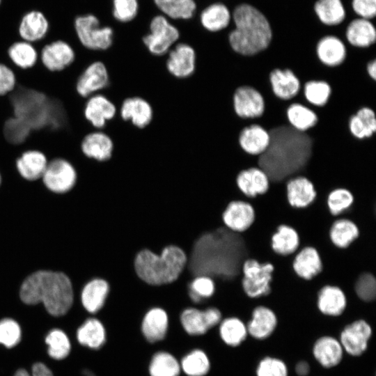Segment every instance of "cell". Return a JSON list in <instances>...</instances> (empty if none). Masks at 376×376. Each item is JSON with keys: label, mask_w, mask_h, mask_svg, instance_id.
Returning <instances> with one entry per match:
<instances>
[{"label": "cell", "mask_w": 376, "mask_h": 376, "mask_svg": "<svg viewBox=\"0 0 376 376\" xmlns=\"http://www.w3.org/2000/svg\"><path fill=\"white\" fill-rule=\"evenodd\" d=\"M187 256L183 272L189 278L206 275L216 283L242 279V265L246 259L272 263L274 253L251 228L236 233L224 226L200 235Z\"/></svg>", "instance_id": "1"}, {"label": "cell", "mask_w": 376, "mask_h": 376, "mask_svg": "<svg viewBox=\"0 0 376 376\" xmlns=\"http://www.w3.org/2000/svg\"><path fill=\"white\" fill-rule=\"evenodd\" d=\"M269 144L258 157V167L270 182H285L306 172L313 155V141L308 134L290 125H280L269 131Z\"/></svg>", "instance_id": "2"}, {"label": "cell", "mask_w": 376, "mask_h": 376, "mask_svg": "<svg viewBox=\"0 0 376 376\" xmlns=\"http://www.w3.org/2000/svg\"><path fill=\"white\" fill-rule=\"evenodd\" d=\"M233 28L228 33L227 40L237 54L251 57L265 51L273 39L270 20L258 7L242 2L231 10Z\"/></svg>", "instance_id": "3"}, {"label": "cell", "mask_w": 376, "mask_h": 376, "mask_svg": "<svg viewBox=\"0 0 376 376\" xmlns=\"http://www.w3.org/2000/svg\"><path fill=\"white\" fill-rule=\"evenodd\" d=\"M19 295L29 305L42 302L53 316L65 315L74 300L72 285L62 272L38 271L29 276L22 284Z\"/></svg>", "instance_id": "4"}, {"label": "cell", "mask_w": 376, "mask_h": 376, "mask_svg": "<svg viewBox=\"0 0 376 376\" xmlns=\"http://www.w3.org/2000/svg\"><path fill=\"white\" fill-rule=\"evenodd\" d=\"M185 252L174 245L165 246L160 253L143 249L135 256L134 265L138 277L151 285H163L176 281L186 267Z\"/></svg>", "instance_id": "5"}, {"label": "cell", "mask_w": 376, "mask_h": 376, "mask_svg": "<svg viewBox=\"0 0 376 376\" xmlns=\"http://www.w3.org/2000/svg\"><path fill=\"white\" fill-rule=\"evenodd\" d=\"M72 29L79 44L87 50L101 52L108 50L113 45V28L102 24L93 13L77 15L73 20Z\"/></svg>", "instance_id": "6"}, {"label": "cell", "mask_w": 376, "mask_h": 376, "mask_svg": "<svg viewBox=\"0 0 376 376\" xmlns=\"http://www.w3.org/2000/svg\"><path fill=\"white\" fill-rule=\"evenodd\" d=\"M178 26L160 13L154 15L148 24V32L141 37L142 42L152 55L162 56L180 40Z\"/></svg>", "instance_id": "7"}, {"label": "cell", "mask_w": 376, "mask_h": 376, "mask_svg": "<svg viewBox=\"0 0 376 376\" xmlns=\"http://www.w3.org/2000/svg\"><path fill=\"white\" fill-rule=\"evenodd\" d=\"M223 318L221 311L215 306H188L180 311L178 324L189 336L201 337L217 328Z\"/></svg>", "instance_id": "8"}, {"label": "cell", "mask_w": 376, "mask_h": 376, "mask_svg": "<svg viewBox=\"0 0 376 376\" xmlns=\"http://www.w3.org/2000/svg\"><path fill=\"white\" fill-rule=\"evenodd\" d=\"M274 269L270 263H260L255 259H246L242 265V279L246 296L254 299L269 295Z\"/></svg>", "instance_id": "9"}, {"label": "cell", "mask_w": 376, "mask_h": 376, "mask_svg": "<svg viewBox=\"0 0 376 376\" xmlns=\"http://www.w3.org/2000/svg\"><path fill=\"white\" fill-rule=\"evenodd\" d=\"M41 180L45 187L51 191L63 194L75 187L77 173L69 161L64 158L56 157L48 161Z\"/></svg>", "instance_id": "10"}, {"label": "cell", "mask_w": 376, "mask_h": 376, "mask_svg": "<svg viewBox=\"0 0 376 376\" xmlns=\"http://www.w3.org/2000/svg\"><path fill=\"white\" fill-rule=\"evenodd\" d=\"M372 336L370 323L365 319L359 318L343 328L338 340L345 353L352 357H360L367 350Z\"/></svg>", "instance_id": "11"}, {"label": "cell", "mask_w": 376, "mask_h": 376, "mask_svg": "<svg viewBox=\"0 0 376 376\" xmlns=\"http://www.w3.org/2000/svg\"><path fill=\"white\" fill-rule=\"evenodd\" d=\"M139 329L144 340L150 344L164 341L171 329L168 312L159 306L148 308L140 320Z\"/></svg>", "instance_id": "12"}, {"label": "cell", "mask_w": 376, "mask_h": 376, "mask_svg": "<svg viewBox=\"0 0 376 376\" xmlns=\"http://www.w3.org/2000/svg\"><path fill=\"white\" fill-rule=\"evenodd\" d=\"M233 102L235 113L241 118L254 119L265 113V98L253 86L244 85L237 87L233 94Z\"/></svg>", "instance_id": "13"}, {"label": "cell", "mask_w": 376, "mask_h": 376, "mask_svg": "<svg viewBox=\"0 0 376 376\" xmlns=\"http://www.w3.org/2000/svg\"><path fill=\"white\" fill-rule=\"evenodd\" d=\"M109 72L104 63L95 61L90 63L79 75L76 82V91L79 96L87 99L101 93L109 85Z\"/></svg>", "instance_id": "14"}, {"label": "cell", "mask_w": 376, "mask_h": 376, "mask_svg": "<svg viewBox=\"0 0 376 376\" xmlns=\"http://www.w3.org/2000/svg\"><path fill=\"white\" fill-rule=\"evenodd\" d=\"M38 58L46 69L56 72L63 71L73 63L75 53L68 42L58 39L43 45Z\"/></svg>", "instance_id": "15"}, {"label": "cell", "mask_w": 376, "mask_h": 376, "mask_svg": "<svg viewBox=\"0 0 376 376\" xmlns=\"http://www.w3.org/2000/svg\"><path fill=\"white\" fill-rule=\"evenodd\" d=\"M201 28L210 33H218L226 30L232 24L231 9L223 1L210 3L197 15Z\"/></svg>", "instance_id": "16"}, {"label": "cell", "mask_w": 376, "mask_h": 376, "mask_svg": "<svg viewBox=\"0 0 376 376\" xmlns=\"http://www.w3.org/2000/svg\"><path fill=\"white\" fill-rule=\"evenodd\" d=\"M20 40L35 44L42 41L51 31V24L40 10H31L21 17L16 29Z\"/></svg>", "instance_id": "17"}, {"label": "cell", "mask_w": 376, "mask_h": 376, "mask_svg": "<svg viewBox=\"0 0 376 376\" xmlns=\"http://www.w3.org/2000/svg\"><path fill=\"white\" fill-rule=\"evenodd\" d=\"M196 58L192 45L185 42H177L168 52L167 69L178 78H186L195 70Z\"/></svg>", "instance_id": "18"}, {"label": "cell", "mask_w": 376, "mask_h": 376, "mask_svg": "<svg viewBox=\"0 0 376 376\" xmlns=\"http://www.w3.org/2000/svg\"><path fill=\"white\" fill-rule=\"evenodd\" d=\"M279 322L278 315L271 308L265 305L255 306L246 322L248 335L258 340L270 337Z\"/></svg>", "instance_id": "19"}, {"label": "cell", "mask_w": 376, "mask_h": 376, "mask_svg": "<svg viewBox=\"0 0 376 376\" xmlns=\"http://www.w3.org/2000/svg\"><path fill=\"white\" fill-rule=\"evenodd\" d=\"M116 112L113 102L103 93H97L88 97L84 108V116L95 130H102L107 121L111 120Z\"/></svg>", "instance_id": "20"}, {"label": "cell", "mask_w": 376, "mask_h": 376, "mask_svg": "<svg viewBox=\"0 0 376 376\" xmlns=\"http://www.w3.org/2000/svg\"><path fill=\"white\" fill-rule=\"evenodd\" d=\"M80 148L82 154L88 159L102 163L111 159L113 143L105 132L94 130L84 136Z\"/></svg>", "instance_id": "21"}, {"label": "cell", "mask_w": 376, "mask_h": 376, "mask_svg": "<svg viewBox=\"0 0 376 376\" xmlns=\"http://www.w3.org/2000/svg\"><path fill=\"white\" fill-rule=\"evenodd\" d=\"M347 299L338 286L326 285L318 292L316 307L319 313L329 318H338L347 309Z\"/></svg>", "instance_id": "22"}, {"label": "cell", "mask_w": 376, "mask_h": 376, "mask_svg": "<svg viewBox=\"0 0 376 376\" xmlns=\"http://www.w3.org/2000/svg\"><path fill=\"white\" fill-rule=\"evenodd\" d=\"M255 211L252 205L243 201H233L222 213V221L228 229L243 233L253 223Z\"/></svg>", "instance_id": "23"}, {"label": "cell", "mask_w": 376, "mask_h": 376, "mask_svg": "<svg viewBox=\"0 0 376 376\" xmlns=\"http://www.w3.org/2000/svg\"><path fill=\"white\" fill-rule=\"evenodd\" d=\"M343 348L338 340L331 336L318 338L312 347V354L316 361L324 368L337 366L342 361Z\"/></svg>", "instance_id": "24"}, {"label": "cell", "mask_w": 376, "mask_h": 376, "mask_svg": "<svg viewBox=\"0 0 376 376\" xmlns=\"http://www.w3.org/2000/svg\"><path fill=\"white\" fill-rule=\"evenodd\" d=\"M109 293L108 282L102 278H93L84 285L80 299L84 308L91 315L97 314L104 306Z\"/></svg>", "instance_id": "25"}, {"label": "cell", "mask_w": 376, "mask_h": 376, "mask_svg": "<svg viewBox=\"0 0 376 376\" xmlns=\"http://www.w3.org/2000/svg\"><path fill=\"white\" fill-rule=\"evenodd\" d=\"M273 94L281 100L294 98L299 92L301 83L297 75L289 68H274L269 75Z\"/></svg>", "instance_id": "26"}, {"label": "cell", "mask_w": 376, "mask_h": 376, "mask_svg": "<svg viewBox=\"0 0 376 376\" xmlns=\"http://www.w3.org/2000/svg\"><path fill=\"white\" fill-rule=\"evenodd\" d=\"M48 159L38 150H27L15 160V168L19 176L28 182L41 180L46 169Z\"/></svg>", "instance_id": "27"}, {"label": "cell", "mask_w": 376, "mask_h": 376, "mask_svg": "<svg viewBox=\"0 0 376 376\" xmlns=\"http://www.w3.org/2000/svg\"><path fill=\"white\" fill-rule=\"evenodd\" d=\"M236 184L245 196L253 198L267 191L270 180L265 171L259 167H250L238 173Z\"/></svg>", "instance_id": "28"}, {"label": "cell", "mask_w": 376, "mask_h": 376, "mask_svg": "<svg viewBox=\"0 0 376 376\" xmlns=\"http://www.w3.org/2000/svg\"><path fill=\"white\" fill-rule=\"evenodd\" d=\"M315 53L321 63L332 68L344 62L347 49L340 38L331 34L320 38L315 45Z\"/></svg>", "instance_id": "29"}, {"label": "cell", "mask_w": 376, "mask_h": 376, "mask_svg": "<svg viewBox=\"0 0 376 376\" xmlns=\"http://www.w3.org/2000/svg\"><path fill=\"white\" fill-rule=\"evenodd\" d=\"M286 194L289 205L295 208L308 207L317 196L313 182L303 175L286 181Z\"/></svg>", "instance_id": "30"}, {"label": "cell", "mask_w": 376, "mask_h": 376, "mask_svg": "<svg viewBox=\"0 0 376 376\" xmlns=\"http://www.w3.org/2000/svg\"><path fill=\"white\" fill-rule=\"evenodd\" d=\"M270 141L269 131L258 124L244 127L240 132L238 143L248 155L259 156L267 148Z\"/></svg>", "instance_id": "31"}, {"label": "cell", "mask_w": 376, "mask_h": 376, "mask_svg": "<svg viewBox=\"0 0 376 376\" xmlns=\"http://www.w3.org/2000/svg\"><path fill=\"white\" fill-rule=\"evenodd\" d=\"M107 330L103 321L95 317L87 318L77 330L79 344L91 350L102 348L107 342Z\"/></svg>", "instance_id": "32"}, {"label": "cell", "mask_w": 376, "mask_h": 376, "mask_svg": "<svg viewBox=\"0 0 376 376\" xmlns=\"http://www.w3.org/2000/svg\"><path fill=\"white\" fill-rule=\"evenodd\" d=\"M345 36L352 46L367 48L375 43L376 29L371 20L357 17L347 25Z\"/></svg>", "instance_id": "33"}, {"label": "cell", "mask_w": 376, "mask_h": 376, "mask_svg": "<svg viewBox=\"0 0 376 376\" xmlns=\"http://www.w3.org/2000/svg\"><path fill=\"white\" fill-rule=\"evenodd\" d=\"M292 268L295 274L304 280H311L322 269V263L316 249L305 246L297 251Z\"/></svg>", "instance_id": "34"}, {"label": "cell", "mask_w": 376, "mask_h": 376, "mask_svg": "<svg viewBox=\"0 0 376 376\" xmlns=\"http://www.w3.org/2000/svg\"><path fill=\"white\" fill-rule=\"evenodd\" d=\"M159 13L171 22L187 21L198 13L196 0H152Z\"/></svg>", "instance_id": "35"}, {"label": "cell", "mask_w": 376, "mask_h": 376, "mask_svg": "<svg viewBox=\"0 0 376 376\" xmlns=\"http://www.w3.org/2000/svg\"><path fill=\"white\" fill-rule=\"evenodd\" d=\"M217 328L221 340L231 347L240 346L249 336L246 322L235 315L223 318Z\"/></svg>", "instance_id": "36"}, {"label": "cell", "mask_w": 376, "mask_h": 376, "mask_svg": "<svg viewBox=\"0 0 376 376\" xmlns=\"http://www.w3.org/2000/svg\"><path fill=\"white\" fill-rule=\"evenodd\" d=\"M121 117L125 120H130L138 127L147 126L152 118V109L150 104L139 97L126 99L120 109Z\"/></svg>", "instance_id": "37"}, {"label": "cell", "mask_w": 376, "mask_h": 376, "mask_svg": "<svg viewBox=\"0 0 376 376\" xmlns=\"http://www.w3.org/2000/svg\"><path fill=\"white\" fill-rule=\"evenodd\" d=\"M180 360L175 354L166 350L155 352L148 364V376H180Z\"/></svg>", "instance_id": "38"}, {"label": "cell", "mask_w": 376, "mask_h": 376, "mask_svg": "<svg viewBox=\"0 0 376 376\" xmlns=\"http://www.w3.org/2000/svg\"><path fill=\"white\" fill-rule=\"evenodd\" d=\"M179 360L181 373L185 376H207L212 368L209 354L200 347L191 349Z\"/></svg>", "instance_id": "39"}, {"label": "cell", "mask_w": 376, "mask_h": 376, "mask_svg": "<svg viewBox=\"0 0 376 376\" xmlns=\"http://www.w3.org/2000/svg\"><path fill=\"white\" fill-rule=\"evenodd\" d=\"M313 11L320 23L328 26L339 25L346 17L342 0H315Z\"/></svg>", "instance_id": "40"}, {"label": "cell", "mask_w": 376, "mask_h": 376, "mask_svg": "<svg viewBox=\"0 0 376 376\" xmlns=\"http://www.w3.org/2000/svg\"><path fill=\"white\" fill-rule=\"evenodd\" d=\"M299 246V237L295 229L281 224L271 237L272 251L279 256H288L297 253Z\"/></svg>", "instance_id": "41"}, {"label": "cell", "mask_w": 376, "mask_h": 376, "mask_svg": "<svg viewBox=\"0 0 376 376\" xmlns=\"http://www.w3.org/2000/svg\"><path fill=\"white\" fill-rule=\"evenodd\" d=\"M350 132L358 139L369 138L376 132L375 111L368 107L359 109L348 122Z\"/></svg>", "instance_id": "42"}, {"label": "cell", "mask_w": 376, "mask_h": 376, "mask_svg": "<svg viewBox=\"0 0 376 376\" xmlns=\"http://www.w3.org/2000/svg\"><path fill=\"white\" fill-rule=\"evenodd\" d=\"M7 54L10 61L22 70L33 67L38 60V53L33 44L23 40L13 42L8 47Z\"/></svg>", "instance_id": "43"}, {"label": "cell", "mask_w": 376, "mask_h": 376, "mask_svg": "<svg viewBox=\"0 0 376 376\" xmlns=\"http://www.w3.org/2000/svg\"><path fill=\"white\" fill-rule=\"evenodd\" d=\"M329 235L336 247L346 249L357 239L359 230L357 226L350 219L340 218L332 223Z\"/></svg>", "instance_id": "44"}, {"label": "cell", "mask_w": 376, "mask_h": 376, "mask_svg": "<svg viewBox=\"0 0 376 376\" xmlns=\"http://www.w3.org/2000/svg\"><path fill=\"white\" fill-rule=\"evenodd\" d=\"M286 117L290 126L304 132L315 127L318 122L315 112L300 103L290 104L286 110Z\"/></svg>", "instance_id": "45"}, {"label": "cell", "mask_w": 376, "mask_h": 376, "mask_svg": "<svg viewBox=\"0 0 376 376\" xmlns=\"http://www.w3.org/2000/svg\"><path fill=\"white\" fill-rule=\"evenodd\" d=\"M354 203L352 194L345 188H336L331 191L327 198L330 214L334 217L350 219L349 208Z\"/></svg>", "instance_id": "46"}, {"label": "cell", "mask_w": 376, "mask_h": 376, "mask_svg": "<svg viewBox=\"0 0 376 376\" xmlns=\"http://www.w3.org/2000/svg\"><path fill=\"white\" fill-rule=\"evenodd\" d=\"M45 342L48 345L49 356L54 359H64L70 352V341L65 333L61 329H54L49 331Z\"/></svg>", "instance_id": "47"}, {"label": "cell", "mask_w": 376, "mask_h": 376, "mask_svg": "<svg viewBox=\"0 0 376 376\" xmlns=\"http://www.w3.org/2000/svg\"><path fill=\"white\" fill-rule=\"evenodd\" d=\"M331 92L330 84L323 80H309L304 86L305 98L316 107L324 106L329 101Z\"/></svg>", "instance_id": "48"}, {"label": "cell", "mask_w": 376, "mask_h": 376, "mask_svg": "<svg viewBox=\"0 0 376 376\" xmlns=\"http://www.w3.org/2000/svg\"><path fill=\"white\" fill-rule=\"evenodd\" d=\"M139 8V0H111V17L115 22L127 24L137 17Z\"/></svg>", "instance_id": "49"}, {"label": "cell", "mask_w": 376, "mask_h": 376, "mask_svg": "<svg viewBox=\"0 0 376 376\" xmlns=\"http://www.w3.org/2000/svg\"><path fill=\"white\" fill-rule=\"evenodd\" d=\"M31 131L30 127L24 120L15 116L7 119L3 127V134L6 141L14 146L24 143Z\"/></svg>", "instance_id": "50"}, {"label": "cell", "mask_w": 376, "mask_h": 376, "mask_svg": "<svg viewBox=\"0 0 376 376\" xmlns=\"http://www.w3.org/2000/svg\"><path fill=\"white\" fill-rule=\"evenodd\" d=\"M354 290L357 297L363 302L373 303L376 297V279L370 272H362L357 277Z\"/></svg>", "instance_id": "51"}, {"label": "cell", "mask_w": 376, "mask_h": 376, "mask_svg": "<svg viewBox=\"0 0 376 376\" xmlns=\"http://www.w3.org/2000/svg\"><path fill=\"white\" fill-rule=\"evenodd\" d=\"M287 364L281 359L267 356L261 359L256 368V376H288Z\"/></svg>", "instance_id": "52"}, {"label": "cell", "mask_w": 376, "mask_h": 376, "mask_svg": "<svg viewBox=\"0 0 376 376\" xmlns=\"http://www.w3.org/2000/svg\"><path fill=\"white\" fill-rule=\"evenodd\" d=\"M21 328L19 324L10 318H5L0 321V344L7 348L17 345L21 340Z\"/></svg>", "instance_id": "53"}, {"label": "cell", "mask_w": 376, "mask_h": 376, "mask_svg": "<svg viewBox=\"0 0 376 376\" xmlns=\"http://www.w3.org/2000/svg\"><path fill=\"white\" fill-rule=\"evenodd\" d=\"M187 290L204 301L213 296L215 292L214 281L208 276L198 275L189 282Z\"/></svg>", "instance_id": "54"}, {"label": "cell", "mask_w": 376, "mask_h": 376, "mask_svg": "<svg viewBox=\"0 0 376 376\" xmlns=\"http://www.w3.org/2000/svg\"><path fill=\"white\" fill-rule=\"evenodd\" d=\"M351 7L357 17L371 20L376 16V0H351Z\"/></svg>", "instance_id": "55"}, {"label": "cell", "mask_w": 376, "mask_h": 376, "mask_svg": "<svg viewBox=\"0 0 376 376\" xmlns=\"http://www.w3.org/2000/svg\"><path fill=\"white\" fill-rule=\"evenodd\" d=\"M16 86L14 72L8 66L0 63V97L11 93Z\"/></svg>", "instance_id": "56"}, {"label": "cell", "mask_w": 376, "mask_h": 376, "mask_svg": "<svg viewBox=\"0 0 376 376\" xmlns=\"http://www.w3.org/2000/svg\"><path fill=\"white\" fill-rule=\"evenodd\" d=\"M32 376H54L52 370L44 363L38 362L31 368Z\"/></svg>", "instance_id": "57"}, {"label": "cell", "mask_w": 376, "mask_h": 376, "mask_svg": "<svg viewBox=\"0 0 376 376\" xmlns=\"http://www.w3.org/2000/svg\"><path fill=\"white\" fill-rule=\"evenodd\" d=\"M295 370L298 376H307L310 373V366L306 361H300L296 364Z\"/></svg>", "instance_id": "58"}, {"label": "cell", "mask_w": 376, "mask_h": 376, "mask_svg": "<svg viewBox=\"0 0 376 376\" xmlns=\"http://www.w3.org/2000/svg\"><path fill=\"white\" fill-rule=\"evenodd\" d=\"M367 74L373 81L376 79V61L375 58L370 61L366 65Z\"/></svg>", "instance_id": "59"}, {"label": "cell", "mask_w": 376, "mask_h": 376, "mask_svg": "<svg viewBox=\"0 0 376 376\" xmlns=\"http://www.w3.org/2000/svg\"><path fill=\"white\" fill-rule=\"evenodd\" d=\"M14 376H30V375L25 369H19L15 372Z\"/></svg>", "instance_id": "60"}, {"label": "cell", "mask_w": 376, "mask_h": 376, "mask_svg": "<svg viewBox=\"0 0 376 376\" xmlns=\"http://www.w3.org/2000/svg\"><path fill=\"white\" fill-rule=\"evenodd\" d=\"M1 182H2V178H1V173H0V185H1Z\"/></svg>", "instance_id": "61"}, {"label": "cell", "mask_w": 376, "mask_h": 376, "mask_svg": "<svg viewBox=\"0 0 376 376\" xmlns=\"http://www.w3.org/2000/svg\"><path fill=\"white\" fill-rule=\"evenodd\" d=\"M3 0H0V5L2 3Z\"/></svg>", "instance_id": "62"}]
</instances>
